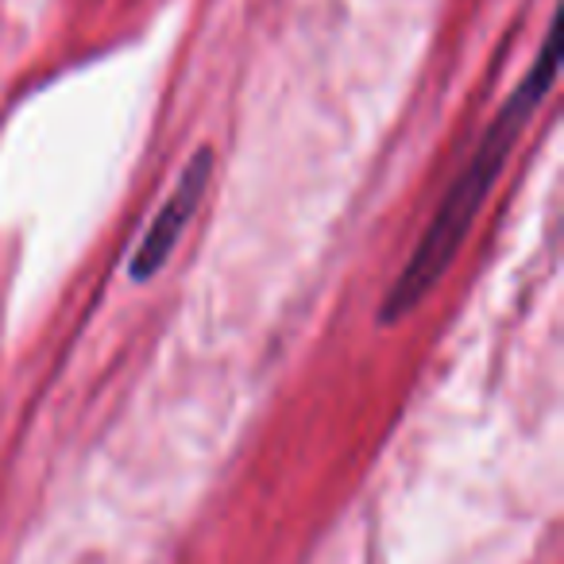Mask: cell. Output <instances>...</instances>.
Returning a JSON list of instances; mask_svg holds the SVG:
<instances>
[{
	"label": "cell",
	"mask_w": 564,
	"mask_h": 564,
	"mask_svg": "<svg viewBox=\"0 0 564 564\" xmlns=\"http://www.w3.org/2000/svg\"><path fill=\"white\" fill-rule=\"evenodd\" d=\"M556 20L549 24L545 40H541V55L533 58V66L522 74V82L514 86V94L502 101V109L495 112V120L484 128L476 151H471L468 166L456 174V182L448 186V194L441 197L437 213H433L430 228L422 232L417 248L410 251L406 267L399 271V279L391 282L387 299L379 302V325H399L402 317H410L430 291L441 282V274L453 267L456 251L464 248L471 232V220L484 209V202L491 197L495 182H499L502 166H507L510 151H514L518 135L525 132V124L533 120V112L541 109V101L549 97L556 82Z\"/></svg>",
	"instance_id": "cell-1"
},
{
	"label": "cell",
	"mask_w": 564,
	"mask_h": 564,
	"mask_svg": "<svg viewBox=\"0 0 564 564\" xmlns=\"http://www.w3.org/2000/svg\"><path fill=\"white\" fill-rule=\"evenodd\" d=\"M209 178H213V148H202L186 166H182L171 197H166L163 209L151 217L140 248H135L132 259H128V279H132L135 286H148V282L155 279V274H163V267L171 263L174 248H178L182 236H186L189 220H194V213L202 209Z\"/></svg>",
	"instance_id": "cell-2"
}]
</instances>
